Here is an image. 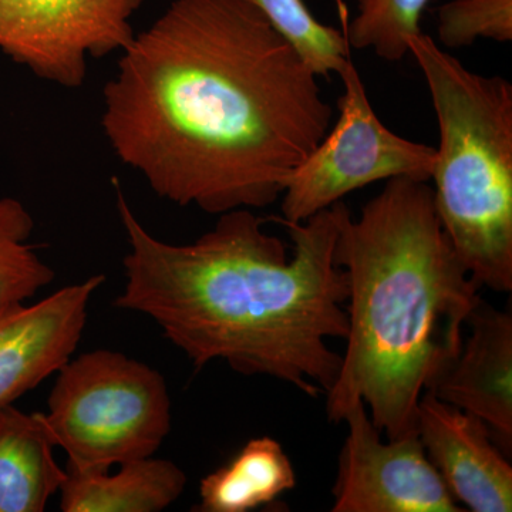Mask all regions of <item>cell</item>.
<instances>
[{
    "instance_id": "6da1fadb",
    "label": "cell",
    "mask_w": 512,
    "mask_h": 512,
    "mask_svg": "<svg viewBox=\"0 0 512 512\" xmlns=\"http://www.w3.org/2000/svg\"><path fill=\"white\" fill-rule=\"evenodd\" d=\"M120 53L101 127L180 207L275 204L332 123L318 76L248 0H174Z\"/></svg>"
},
{
    "instance_id": "7a4b0ae2",
    "label": "cell",
    "mask_w": 512,
    "mask_h": 512,
    "mask_svg": "<svg viewBox=\"0 0 512 512\" xmlns=\"http://www.w3.org/2000/svg\"><path fill=\"white\" fill-rule=\"evenodd\" d=\"M130 251L114 306L146 315L195 369L222 360L245 376H269L309 397L328 393L342 356L326 340L348 336V276L336 264L343 201L303 222L274 218L293 245L264 231L254 210L220 215L190 244L154 237L114 178Z\"/></svg>"
},
{
    "instance_id": "3957f363",
    "label": "cell",
    "mask_w": 512,
    "mask_h": 512,
    "mask_svg": "<svg viewBox=\"0 0 512 512\" xmlns=\"http://www.w3.org/2000/svg\"><path fill=\"white\" fill-rule=\"evenodd\" d=\"M348 276V348L326 396L340 423L362 400L387 439L417 433L421 394L456 359L481 301L441 227L429 181L387 180L359 220L346 211L335 247Z\"/></svg>"
},
{
    "instance_id": "277c9868",
    "label": "cell",
    "mask_w": 512,
    "mask_h": 512,
    "mask_svg": "<svg viewBox=\"0 0 512 512\" xmlns=\"http://www.w3.org/2000/svg\"><path fill=\"white\" fill-rule=\"evenodd\" d=\"M433 101L434 207L478 288L512 291V84L467 69L420 32L407 43Z\"/></svg>"
},
{
    "instance_id": "5b68a950",
    "label": "cell",
    "mask_w": 512,
    "mask_h": 512,
    "mask_svg": "<svg viewBox=\"0 0 512 512\" xmlns=\"http://www.w3.org/2000/svg\"><path fill=\"white\" fill-rule=\"evenodd\" d=\"M67 466L107 471L154 456L171 431V399L158 370L114 350L70 357L43 413Z\"/></svg>"
},
{
    "instance_id": "8992f818",
    "label": "cell",
    "mask_w": 512,
    "mask_h": 512,
    "mask_svg": "<svg viewBox=\"0 0 512 512\" xmlns=\"http://www.w3.org/2000/svg\"><path fill=\"white\" fill-rule=\"evenodd\" d=\"M339 119L289 178L282 220L303 222L377 181L407 177L430 181L436 148L397 136L379 120L352 59L338 73Z\"/></svg>"
},
{
    "instance_id": "52a82bcc",
    "label": "cell",
    "mask_w": 512,
    "mask_h": 512,
    "mask_svg": "<svg viewBox=\"0 0 512 512\" xmlns=\"http://www.w3.org/2000/svg\"><path fill=\"white\" fill-rule=\"evenodd\" d=\"M143 0H0V50L66 89L86 80L89 59L121 52Z\"/></svg>"
},
{
    "instance_id": "ba28073f",
    "label": "cell",
    "mask_w": 512,
    "mask_h": 512,
    "mask_svg": "<svg viewBox=\"0 0 512 512\" xmlns=\"http://www.w3.org/2000/svg\"><path fill=\"white\" fill-rule=\"evenodd\" d=\"M349 427L339 458L333 512H460L417 436L389 441L357 400L343 419Z\"/></svg>"
},
{
    "instance_id": "9c48e42d",
    "label": "cell",
    "mask_w": 512,
    "mask_h": 512,
    "mask_svg": "<svg viewBox=\"0 0 512 512\" xmlns=\"http://www.w3.org/2000/svg\"><path fill=\"white\" fill-rule=\"evenodd\" d=\"M104 281V275L90 276L40 302L0 312V409L55 375L73 356L92 296Z\"/></svg>"
},
{
    "instance_id": "30bf717a",
    "label": "cell",
    "mask_w": 512,
    "mask_h": 512,
    "mask_svg": "<svg viewBox=\"0 0 512 512\" xmlns=\"http://www.w3.org/2000/svg\"><path fill=\"white\" fill-rule=\"evenodd\" d=\"M416 430L457 503L474 512L512 511V467L483 420L424 392Z\"/></svg>"
},
{
    "instance_id": "8fae6325",
    "label": "cell",
    "mask_w": 512,
    "mask_h": 512,
    "mask_svg": "<svg viewBox=\"0 0 512 512\" xmlns=\"http://www.w3.org/2000/svg\"><path fill=\"white\" fill-rule=\"evenodd\" d=\"M456 359L427 387L457 409L487 424L505 456L512 450V315L481 299Z\"/></svg>"
},
{
    "instance_id": "7c38bea8",
    "label": "cell",
    "mask_w": 512,
    "mask_h": 512,
    "mask_svg": "<svg viewBox=\"0 0 512 512\" xmlns=\"http://www.w3.org/2000/svg\"><path fill=\"white\" fill-rule=\"evenodd\" d=\"M187 487V476L165 458H138L119 471H80L66 467L60 487L63 512H160Z\"/></svg>"
},
{
    "instance_id": "4fadbf2b",
    "label": "cell",
    "mask_w": 512,
    "mask_h": 512,
    "mask_svg": "<svg viewBox=\"0 0 512 512\" xmlns=\"http://www.w3.org/2000/svg\"><path fill=\"white\" fill-rule=\"evenodd\" d=\"M55 448L43 413L0 409V512L46 510L66 478Z\"/></svg>"
},
{
    "instance_id": "5bb4252c",
    "label": "cell",
    "mask_w": 512,
    "mask_h": 512,
    "mask_svg": "<svg viewBox=\"0 0 512 512\" xmlns=\"http://www.w3.org/2000/svg\"><path fill=\"white\" fill-rule=\"evenodd\" d=\"M296 485L284 447L272 437L249 440L227 466L202 478L198 512H249L278 500Z\"/></svg>"
},
{
    "instance_id": "9a60e30c",
    "label": "cell",
    "mask_w": 512,
    "mask_h": 512,
    "mask_svg": "<svg viewBox=\"0 0 512 512\" xmlns=\"http://www.w3.org/2000/svg\"><path fill=\"white\" fill-rule=\"evenodd\" d=\"M35 221L22 202L0 198V312L28 302L55 272L29 244Z\"/></svg>"
},
{
    "instance_id": "2e32d148",
    "label": "cell",
    "mask_w": 512,
    "mask_h": 512,
    "mask_svg": "<svg viewBox=\"0 0 512 512\" xmlns=\"http://www.w3.org/2000/svg\"><path fill=\"white\" fill-rule=\"evenodd\" d=\"M318 77L339 73L350 59L345 33L323 25L303 0H248Z\"/></svg>"
},
{
    "instance_id": "e0dca14e",
    "label": "cell",
    "mask_w": 512,
    "mask_h": 512,
    "mask_svg": "<svg viewBox=\"0 0 512 512\" xmlns=\"http://www.w3.org/2000/svg\"><path fill=\"white\" fill-rule=\"evenodd\" d=\"M430 0H356V15L345 26L349 46L373 50L386 62L409 55V40L419 35Z\"/></svg>"
},
{
    "instance_id": "ac0fdd59",
    "label": "cell",
    "mask_w": 512,
    "mask_h": 512,
    "mask_svg": "<svg viewBox=\"0 0 512 512\" xmlns=\"http://www.w3.org/2000/svg\"><path fill=\"white\" fill-rule=\"evenodd\" d=\"M439 42L447 49L478 39L512 40V0H450L437 10Z\"/></svg>"
}]
</instances>
